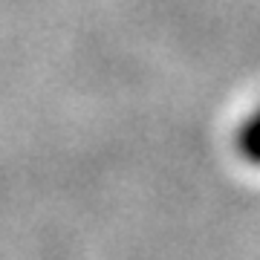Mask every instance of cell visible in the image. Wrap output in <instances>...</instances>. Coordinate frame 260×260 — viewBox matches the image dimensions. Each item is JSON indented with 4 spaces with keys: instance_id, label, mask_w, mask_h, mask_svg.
Here are the masks:
<instances>
[{
    "instance_id": "obj_1",
    "label": "cell",
    "mask_w": 260,
    "mask_h": 260,
    "mask_svg": "<svg viewBox=\"0 0 260 260\" xmlns=\"http://www.w3.org/2000/svg\"><path fill=\"white\" fill-rule=\"evenodd\" d=\"M237 148L249 162L260 165V110L243 121L240 133H237Z\"/></svg>"
}]
</instances>
